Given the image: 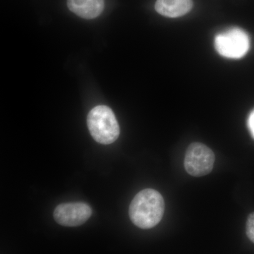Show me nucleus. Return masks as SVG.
I'll return each mask as SVG.
<instances>
[{
  "label": "nucleus",
  "instance_id": "f257e3e1",
  "mask_svg": "<svg viewBox=\"0 0 254 254\" xmlns=\"http://www.w3.org/2000/svg\"><path fill=\"white\" fill-rule=\"evenodd\" d=\"M165 208L162 195L152 189H145L137 193L132 200L128 215L136 226L141 229H150L161 221Z\"/></svg>",
  "mask_w": 254,
  "mask_h": 254
},
{
  "label": "nucleus",
  "instance_id": "f03ea898",
  "mask_svg": "<svg viewBox=\"0 0 254 254\" xmlns=\"http://www.w3.org/2000/svg\"><path fill=\"white\" fill-rule=\"evenodd\" d=\"M87 125L92 137L101 144H111L120 136V126L109 107L98 105L88 113Z\"/></svg>",
  "mask_w": 254,
  "mask_h": 254
},
{
  "label": "nucleus",
  "instance_id": "7ed1b4c3",
  "mask_svg": "<svg viewBox=\"0 0 254 254\" xmlns=\"http://www.w3.org/2000/svg\"><path fill=\"white\" fill-rule=\"evenodd\" d=\"M250 41L245 31L238 28H232L217 35L215 47L217 52L230 59L243 58L250 49Z\"/></svg>",
  "mask_w": 254,
  "mask_h": 254
},
{
  "label": "nucleus",
  "instance_id": "20e7f679",
  "mask_svg": "<svg viewBox=\"0 0 254 254\" xmlns=\"http://www.w3.org/2000/svg\"><path fill=\"white\" fill-rule=\"evenodd\" d=\"M215 160L213 150L203 143L194 142L187 148L184 163L187 173L199 177L211 173Z\"/></svg>",
  "mask_w": 254,
  "mask_h": 254
},
{
  "label": "nucleus",
  "instance_id": "39448f33",
  "mask_svg": "<svg viewBox=\"0 0 254 254\" xmlns=\"http://www.w3.org/2000/svg\"><path fill=\"white\" fill-rule=\"evenodd\" d=\"M55 221L65 227H77L83 225L92 215V209L85 203H63L54 211Z\"/></svg>",
  "mask_w": 254,
  "mask_h": 254
},
{
  "label": "nucleus",
  "instance_id": "423d86ee",
  "mask_svg": "<svg viewBox=\"0 0 254 254\" xmlns=\"http://www.w3.org/2000/svg\"><path fill=\"white\" fill-rule=\"evenodd\" d=\"M70 11L80 17L92 19L98 17L105 7L104 0H67Z\"/></svg>",
  "mask_w": 254,
  "mask_h": 254
},
{
  "label": "nucleus",
  "instance_id": "0eeeda50",
  "mask_svg": "<svg viewBox=\"0 0 254 254\" xmlns=\"http://www.w3.org/2000/svg\"><path fill=\"white\" fill-rule=\"evenodd\" d=\"M193 7L192 0H157L155 8L158 14L177 18L190 12Z\"/></svg>",
  "mask_w": 254,
  "mask_h": 254
},
{
  "label": "nucleus",
  "instance_id": "6e6552de",
  "mask_svg": "<svg viewBox=\"0 0 254 254\" xmlns=\"http://www.w3.org/2000/svg\"><path fill=\"white\" fill-rule=\"evenodd\" d=\"M246 232L248 238L254 243V213H251L247 218Z\"/></svg>",
  "mask_w": 254,
  "mask_h": 254
},
{
  "label": "nucleus",
  "instance_id": "1a4fd4ad",
  "mask_svg": "<svg viewBox=\"0 0 254 254\" xmlns=\"http://www.w3.org/2000/svg\"><path fill=\"white\" fill-rule=\"evenodd\" d=\"M249 126H250L251 131L254 137V111L251 114L250 119H249Z\"/></svg>",
  "mask_w": 254,
  "mask_h": 254
}]
</instances>
